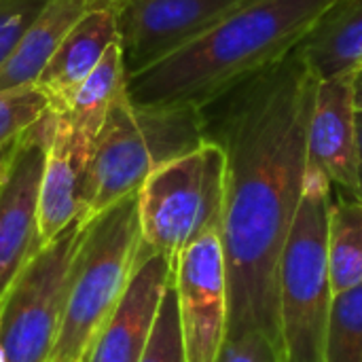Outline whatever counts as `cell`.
<instances>
[{
	"mask_svg": "<svg viewBox=\"0 0 362 362\" xmlns=\"http://www.w3.org/2000/svg\"><path fill=\"white\" fill-rule=\"evenodd\" d=\"M316 83L295 49L218 98L216 117L204 112L208 140L225 151L227 339L259 331L282 350L278 274L305 185Z\"/></svg>",
	"mask_w": 362,
	"mask_h": 362,
	"instance_id": "obj_1",
	"label": "cell"
},
{
	"mask_svg": "<svg viewBox=\"0 0 362 362\" xmlns=\"http://www.w3.org/2000/svg\"><path fill=\"white\" fill-rule=\"evenodd\" d=\"M337 0H250L199 38L129 74L136 106L206 108L288 57Z\"/></svg>",
	"mask_w": 362,
	"mask_h": 362,
	"instance_id": "obj_2",
	"label": "cell"
},
{
	"mask_svg": "<svg viewBox=\"0 0 362 362\" xmlns=\"http://www.w3.org/2000/svg\"><path fill=\"white\" fill-rule=\"evenodd\" d=\"M138 193L87 218L72 261L59 333L47 362H87L140 259Z\"/></svg>",
	"mask_w": 362,
	"mask_h": 362,
	"instance_id": "obj_3",
	"label": "cell"
},
{
	"mask_svg": "<svg viewBox=\"0 0 362 362\" xmlns=\"http://www.w3.org/2000/svg\"><path fill=\"white\" fill-rule=\"evenodd\" d=\"M206 140L208 125L202 108L136 106L123 89L93 146L85 216L91 218L138 193L157 168L199 148Z\"/></svg>",
	"mask_w": 362,
	"mask_h": 362,
	"instance_id": "obj_4",
	"label": "cell"
},
{
	"mask_svg": "<svg viewBox=\"0 0 362 362\" xmlns=\"http://www.w3.org/2000/svg\"><path fill=\"white\" fill-rule=\"evenodd\" d=\"M333 182L308 163L301 202L291 225L278 274L284 362H325L333 305L329 278V221Z\"/></svg>",
	"mask_w": 362,
	"mask_h": 362,
	"instance_id": "obj_5",
	"label": "cell"
},
{
	"mask_svg": "<svg viewBox=\"0 0 362 362\" xmlns=\"http://www.w3.org/2000/svg\"><path fill=\"white\" fill-rule=\"evenodd\" d=\"M225 208V151L199 148L157 168L138 191L142 244L172 263L195 240L221 233Z\"/></svg>",
	"mask_w": 362,
	"mask_h": 362,
	"instance_id": "obj_6",
	"label": "cell"
},
{
	"mask_svg": "<svg viewBox=\"0 0 362 362\" xmlns=\"http://www.w3.org/2000/svg\"><path fill=\"white\" fill-rule=\"evenodd\" d=\"M85 223L81 216L42 244L0 297V348L6 362L49 361Z\"/></svg>",
	"mask_w": 362,
	"mask_h": 362,
	"instance_id": "obj_7",
	"label": "cell"
},
{
	"mask_svg": "<svg viewBox=\"0 0 362 362\" xmlns=\"http://www.w3.org/2000/svg\"><path fill=\"white\" fill-rule=\"evenodd\" d=\"M55 110H47L25 134L0 151V297L42 246L38 195Z\"/></svg>",
	"mask_w": 362,
	"mask_h": 362,
	"instance_id": "obj_8",
	"label": "cell"
},
{
	"mask_svg": "<svg viewBox=\"0 0 362 362\" xmlns=\"http://www.w3.org/2000/svg\"><path fill=\"white\" fill-rule=\"evenodd\" d=\"M250 0H115L125 72L136 74L199 38Z\"/></svg>",
	"mask_w": 362,
	"mask_h": 362,
	"instance_id": "obj_9",
	"label": "cell"
},
{
	"mask_svg": "<svg viewBox=\"0 0 362 362\" xmlns=\"http://www.w3.org/2000/svg\"><path fill=\"white\" fill-rule=\"evenodd\" d=\"M187 362H214L227 341L229 297L221 233H208L174 261L172 276Z\"/></svg>",
	"mask_w": 362,
	"mask_h": 362,
	"instance_id": "obj_10",
	"label": "cell"
},
{
	"mask_svg": "<svg viewBox=\"0 0 362 362\" xmlns=\"http://www.w3.org/2000/svg\"><path fill=\"white\" fill-rule=\"evenodd\" d=\"M174 276V263L142 244L134 278L100 333L87 362H140L146 350L159 303Z\"/></svg>",
	"mask_w": 362,
	"mask_h": 362,
	"instance_id": "obj_11",
	"label": "cell"
},
{
	"mask_svg": "<svg viewBox=\"0 0 362 362\" xmlns=\"http://www.w3.org/2000/svg\"><path fill=\"white\" fill-rule=\"evenodd\" d=\"M350 74L316 83L308 123V163L356 197L358 127Z\"/></svg>",
	"mask_w": 362,
	"mask_h": 362,
	"instance_id": "obj_12",
	"label": "cell"
},
{
	"mask_svg": "<svg viewBox=\"0 0 362 362\" xmlns=\"http://www.w3.org/2000/svg\"><path fill=\"white\" fill-rule=\"evenodd\" d=\"M91 155L93 146L74 134L64 115L55 112V129L47 151L38 195L40 244L51 242L70 223L85 216Z\"/></svg>",
	"mask_w": 362,
	"mask_h": 362,
	"instance_id": "obj_13",
	"label": "cell"
},
{
	"mask_svg": "<svg viewBox=\"0 0 362 362\" xmlns=\"http://www.w3.org/2000/svg\"><path fill=\"white\" fill-rule=\"evenodd\" d=\"M115 42H119L115 0H93L64 36L36 81L51 110L64 112L70 106L74 93Z\"/></svg>",
	"mask_w": 362,
	"mask_h": 362,
	"instance_id": "obj_14",
	"label": "cell"
},
{
	"mask_svg": "<svg viewBox=\"0 0 362 362\" xmlns=\"http://www.w3.org/2000/svg\"><path fill=\"white\" fill-rule=\"evenodd\" d=\"M297 53L318 81L350 74L362 64V0H337Z\"/></svg>",
	"mask_w": 362,
	"mask_h": 362,
	"instance_id": "obj_15",
	"label": "cell"
},
{
	"mask_svg": "<svg viewBox=\"0 0 362 362\" xmlns=\"http://www.w3.org/2000/svg\"><path fill=\"white\" fill-rule=\"evenodd\" d=\"M93 0H49L0 68V91L36 85L51 55Z\"/></svg>",
	"mask_w": 362,
	"mask_h": 362,
	"instance_id": "obj_16",
	"label": "cell"
},
{
	"mask_svg": "<svg viewBox=\"0 0 362 362\" xmlns=\"http://www.w3.org/2000/svg\"><path fill=\"white\" fill-rule=\"evenodd\" d=\"M125 81L127 72L123 64L121 45L115 42L106 51L102 62L95 66V70L81 85V89L74 93L70 106L59 112L66 117L74 134L87 144L95 146L98 134L110 112V106L125 89Z\"/></svg>",
	"mask_w": 362,
	"mask_h": 362,
	"instance_id": "obj_17",
	"label": "cell"
},
{
	"mask_svg": "<svg viewBox=\"0 0 362 362\" xmlns=\"http://www.w3.org/2000/svg\"><path fill=\"white\" fill-rule=\"evenodd\" d=\"M329 278L333 297L362 284V202H333L329 221Z\"/></svg>",
	"mask_w": 362,
	"mask_h": 362,
	"instance_id": "obj_18",
	"label": "cell"
},
{
	"mask_svg": "<svg viewBox=\"0 0 362 362\" xmlns=\"http://www.w3.org/2000/svg\"><path fill=\"white\" fill-rule=\"evenodd\" d=\"M325 362H362V284L333 297Z\"/></svg>",
	"mask_w": 362,
	"mask_h": 362,
	"instance_id": "obj_19",
	"label": "cell"
},
{
	"mask_svg": "<svg viewBox=\"0 0 362 362\" xmlns=\"http://www.w3.org/2000/svg\"><path fill=\"white\" fill-rule=\"evenodd\" d=\"M47 110L49 100L36 85L0 91V151L25 134Z\"/></svg>",
	"mask_w": 362,
	"mask_h": 362,
	"instance_id": "obj_20",
	"label": "cell"
},
{
	"mask_svg": "<svg viewBox=\"0 0 362 362\" xmlns=\"http://www.w3.org/2000/svg\"><path fill=\"white\" fill-rule=\"evenodd\" d=\"M140 362H187L174 282H170L163 293L146 350Z\"/></svg>",
	"mask_w": 362,
	"mask_h": 362,
	"instance_id": "obj_21",
	"label": "cell"
},
{
	"mask_svg": "<svg viewBox=\"0 0 362 362\" xmlns=\"http://www.w3.org/2000/svg\"><path fill=\"white\" fill-rule=\"evenodd\" d=\"M49 0H0V68Z\"/></svg>",
	"mask_w": 362,
	"mask_h": 362,
	"instance_id": "obj_22",
	"label": "cell"
},
{
	"mask_svg": "<svg viewBox=\"0 0 362 362\" xmlns=\"http://www.w3.org/2000/svg\"><path fill=\"white\" fill-rule=\"evenodd\" d=\"M214 362H284V356L267 335L252 331L227 339Z\"/></svg>",
	"mask_w": 362,
	"mask_h": 362,
	"instance_id": "obj_23",
	"label": "cell"
},
{
	"mask_svg": "<svg viewBox=\"0 0 362 362\" xmlns=\"http://www.w3.org/2000/svg\"><path fill=\"white\" fill-rule=\"evenodd\" d=\"M350 83H352V98H354L356 112H362V64H358L350 72Z\"/></svg>",
	"mask_w": 362,
	"mask_h": 362,
	"instance_id": "obj_24",
	"label": "cell"
},
{
	"mask_svg": "<svg viewBox=\"0 0 362 362\" xmlns=\"http://www.w3.org/2000/svg\"><path fill=\"white\" fill-rule=\"evenodd\" d=\"M356 127H358V159H356V197L362 202V112L356 115Z\"/></svg>",
	"mask_w": 362,
	"mask_h": 362,
	"instance_id": "obj_25",
	"label": "cell"
},
{
	"mask_svg": "<svg viewBox=\"0 0 362 362\" xmlns=\"http://www.w3.org/2000/svg\"><path fill=\"white\" fill-rule=\"evenodd\" d=\"M0 362H6V356H4V350L0 348Z\"/></svg>",
	"mask_w": 362,
	"mask_h": 362,
	"instance_id": "obj_26",
	"label": "cell"
}]
</instances>
